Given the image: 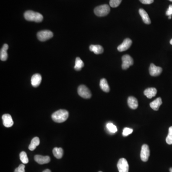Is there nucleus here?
<instances>
[{
  "instance_id": "nucleus-26",
  "label": "nucleus",
  "mask_w": 172,
  "mask_h": 172,
  "mask_svg": "<svg viewBox=\"0 0 172 172\" xmlns=\"http://www.w3.org/2000/svg\"><path fill=\"white\" fill-rule=\"evenodd\" d=\"M122 1V0H110L109 5L112 7L116 8L119 6Z\"/></svg>"
},
{
  "instance_id": "nucleus-1",
  "label": "nucleus",
  "mask_w": 172,
  "mask_h": 172,
  "mask_svg": "<svg viewBox=\"0 0 172 172\" xmlns=\"http://www.w3.org/2000/svg\"><path fill=\"white\" fill-rule=\"evenodd\" d=\"M69 112L65 109H59L52 115V120L56 122L62 123L67 120L69 117Z\"/></svg>"
},
{
  "instance_id": "nucleus-25",
  "label": "nucleus",
  "mask_w": 172,
  "mask_h": 172,
  "mask_svg": "<svg viewBox=\"0 0 172 172\" xmlns=\"http://www.w3.org/2000/svg\"><path fill=\"white\" fill-rule=\"evenodd\" d=\"M106 127H107L108 130L109 132H111V133H114L117 131V128L116 126L114 125L113 123H107Z\"/></svg>"
},
{
  "instance_id": "nucleus-12",
  "label": "nucleus",
  "mask_w": 172,
  "mask_h": 172,
  "mask_svg": "<svg viewBox=\"0 0 172 172\" xmlns=\"http://www.w3.org/2000/svg\"><path fill=\"white\" fill-rule=\"evenodd\" d=\"M34 160L40 164H46L50 162V158L48 156H42L41 155H36L34 156Z\"/></svg>"
},
{
  "instance_id": "nucleus-17",
  "label": "nucleus",
  "mask_w": 172,
  "mask_h": 172,
  "mask_svg": "<svg viewBox=\"0 0 172 172\" xmlns=\"http://www.w3.org/2000/svg\"><path fill=\"white\" fill-rule=\"evenodd\" d=\"M156 94L157 90L154 88H148L144 91V94L148 99H152L153 97H155Z\"/></svg>"
},
{
  "instance_id": "nucleus-34",
  "label": "nucleus",
  "mask_w": 172,
  "mask_h": 172,
  "mask_svg": "<svg viewBox=\"0 0 172 172\" xmlns=\"http://www.w3.org/2000/svg\"><path fill=\"white\" fill-rule=\"evenodd\" d=\"M170 44H172V39H171V40H170Z\"/></svg>"
},
{
  "instance_id": "nucleus-23",
  "label": "nucleus",
  "mask_w": 172,
  "mask_h": 172,
  "mask_svg": "<svg viewBox=\"0 0 172 172\" xmlns=\"http://www.w3.org/2000/svg\"><path fill=\"white\" fill-rule=\"evenodd\" d=\"M84 66L83 62L80 57H76V59L75 66L74 67V69L76 70L80 71L82 69V67Z\"/></svg>"
},
{
  "instance_id": "nucleus-24",
  "label": "nucleus",
  "mask_w": 172,
  "mask_h": 172,
  "mask_svg": "<svg viewBox=\"0 0 172 172\" xmlns=\"http://www.w3.org/2000/svg\"><path fill=\"white\" fill-rule=\"evenodd\" d=\"M20 159L21 161H22V163L24 164H28L29 162L27 154L25 152H22L20 154Z\"/></svg>"
},
{
  "instance_id": "nucleus-21",
  "label": "nucleus",
  "mask_w": 172,
  "mask_h": 172,
  "mask_svg": "<svg viewBox=\"0 0 172 172\" xmlns=\"http://www.w3.org/2000/svg\"><path fill=\"white\" fill-rule=\"evenodd\" d=\"M100 88L103 91L105 92H109L110 90L109 86L107 80L105 79H102L100 80V83H99Z\"/></svg>"
},
{
  "instance_id": "nucleus-8",
  "label": "nucleus",
  "mask_w": 172,
  "mask_h": 172,
  "mask_svg": "<svg viewBox=\"0 0 172 172\" xmlns=\"http://www.w3.org/2000/svg\"><path fill=\"white\" fill-rule=\"evenodd\" d=\"M149 147L148 145L144 144L141 147V158L143 162H147L150 156Z\"/></svg>"
},
{
  "instance_id": "nucleus-33",
  "label": "nucleus",
  "mask_w": 172,
  "mask_h": 172,
  "mask_svg": "<svg viewBox=\"0 0 172 172\" xmlns=\"http://www.w3.org/2000/svg\"><path fill=\"white\" fill-rule=\"evenodd\" d=\"M43 172H51V171H50L49 169H46V170H44V171H43Z\"/></svg>"
},
{
  "instance_id": "nucleus-4",
  "label": "nucleus",
  "mask_w": 172,
  "mask_h": 172,
  "mask_svg": "<svg viewBox=\"0 0 172 172\" xmlns=\"http://www.w3.org/2000/svg\"><path fill=\"white\" fill-rule=\"evenodd\" d=\"M38 39L40 41L44 42L51 39L53 37V33L50 30H43L40 31L37 34Z\"/></svg>"
},
{
  "instance_id": "nucleus-37",
  "label": "nucleus",
  "mask_w": 172,
  "mask_h": 172,
  "mask_svg": "<svg viewBox=\"0 0 172 172\" xmlns=\"http://www.w3.org/2000/svg\"><path fill=\"white\" fill-rule=\"evenodd\" d=\"M169 1H170V2H172V0H169Z\"/></svg>"
},
{
  "instance_id": "nucleus-16",
  "label": "nucleus",
  "mask_w": 172,
  "mask_h": 172,
  "mask_svg": "<svg viewBox=\"0 0 172 172\" xmlns=\"http://www.w3.org/2000/svg\"><path fill=\"white\" fill-rule=\"evenodd\" d=\"M128 104L129 107L131 109H136L138 107V100L137 99L132 96L129 97L128 99Z\"/></svg>"
},
{
  "instance_id": "nucleus-29",
  "label": "nucleus",
  "mask_w": 172,
  "mask_h": 172,
  "mask_svg": "<svg viewBox=\"0 0 172 172\" xmlns=\"http://www.w3.org/2000/svg\"><path fill=\"white\" fill-rule=\"evenodd\" d=\"M142 4L144 5H150L152 4L154 2V0H139Z\"/></svg>"
},
{
  "instance_id": "nucleus-30",
  "label": "nucleus",
  "mask_w": 172,
  "mask_h": 172,
  "mask_svg": "<svg viewBox=\"0 0 172 172\" xmlns=\"http://www.w3.org/2000/svg\"><path fill=\"white\" fill-rule=\"evenodd\" d=\"M166 141L167 144H172V135H168L167 138H166Z\"/></svg>"
},
{
  "instance_id": "nucleus-20",
  "label": "nucleus",
  "mask_w": 172,
  "mask_h": 172,
  "mask_svg": "<svg viewBox=\"0 0 172 172\" xmlns=\"http://www.w3.org/2000/svg\"><path fill=\"white\" fill-rule=\"evenodd\" d=\"M40 144V140L37 137H35L32 139L31 143L29 146V149L30 151H34L37 148V146L39 145Z\"/></svg>"
},
{
  "instance_id": "nucleus-5",
  "label": "nucleus",
  "mask_w": 172,
  "mask_h": 172,
  "mask_svg": "<svg viewBox=\"0 0 172 172\" xmlns=\"http://www.w3.org/2000/svg\"><path fill=\"white\" fill-rule=\"evenodd\" d=\"M78 92L80 97L84 99H89L91 97V93L90 90L86 86L81 85L80 86L78 89Z\"/></svg>"
},
{
  "instance_id": "nucleus-6",
  "label": "nucleus",
  "mask_w": 172,
  "mask_h": 172,
  "mask_svg": "<svg viewBox=\"0 0 172 172\" xmlns=\"http://www.w3.org/2000/svg\"><path fill=\"white\" fill-rule=\"evenodd\" d=\"M117 167L119 172H129V164L126 159L122 158L118 160Z\"/></svg>"
},
{
  "instance_id": "nucleus-10",
  "label": "nucleus",
  "mask_w": 172,
  "mask_h": 172,
  "mask_svg": "<svg viewBox=\"0 0 172 172\" xmlns=\"http://www.w3.org/2000/svg\"><path fill=\"white\" fill-rule=\"evenodd\" d=\"M132 44V41L130 38H126L124 39L123 42L118 47V51H125L129 49Z\"/></svg>"
},
{
  "instance_id": "nucleus-38",
  "label": "nucleus",
  "mask_w": 172,
  "mask_h": 172,
  "mask_svg": "<svg viewBox=\"0 0 172 172\" xmlns=\"http://www.w3.org/2000/svg\"></svg>"
},
{
  "instance_id": "nucleus-9",
  "label": "nucleus",
  "mask_w": 172,
  "mask_h": 172,
  "mask_svg": "<svg viewBox=\"0 0 172 172\" xmlns=\"http://www.w3.org/2000/svg\"><path fill=\"white\" fill-rule=\"evenodd\" d=\"M162 67H157L154 64H151L149 67V72L151 76H156L160 75L162 72Z\"/></svg>"
},
{
  "instance_id": "nucleus-14",
  "label": "nucleus",
  "mask_w": 172,
  "mask_h": 172,
  "mask_svg": "<svg viewBox=\"0 0 172 172\" xmlns=\"http://www.w3.org/2000/svg\"><path fill=\"white\" fill-rule=\"evenodd\" d=\"M139 14L140 15L141 18L143 19V22L145 24H149L151 23L150 18L148 15V14L143 9H140L139 11Z\"/></svg>"
},
{
  "instance_id": "nucleus-31",
  "label": "nucleus",
  "mask_w": 172,
  "mask_h": 172,
  "mask_svg": "<svg viewBox=\"0 0 172 172\" xmlns=\"http://www.w3.org/2000/svg\"><path fill=\"white\" fill-rule=\"evenodd\" d=\"M166 15L167 16H172V5L169 6V8L166 12Z\"/></svg>"
},
{
  "instance_id": "nucleus-28",
  "label": "nucleus",
  "mask_w": 172,
  "mask_h": 172,
  "mask_svg": "<svg viewBox=\"0 0 172 172\" xmlns=\"http://www.w3.org/2000/svg\"><path fill=\"white\" fill-rule=\"evenodd\" d=\"M14 172H25V165L24 164H20L18 167L15 169Z\"/></svg>"
},
{
  "instance_id": "nucleus-11",
  "label": "nucleus",
  "mask_w": 172,
  "mask_h": 172,
  "mask_svg": "<svg viewBox=\"0 0 172 172\" xmlns=\"http://www.w3.org/2000/svg\"><path fill=\"white\" fill-rule=\"evenodd\" d=\"M3 124L5 127L9 128L14 125V122L11 116L9 114H5L2 116Z\"/></svg>"
},
{
  "instance_id": "nucleus-7",
  "label": "nucleus",
  "mask_w": 172,
  "mask_h": 172,
  "mask_svg": "<svg viewBox=\"0 0 172 172\" xmlns=\"http://www.w3.org/2000/svg\"><path fill=\"white\" fill-rule=\"evenodd\" d=\"M122 69L124 70L129 69L133 64V60L131 56L128 55H124L122 57Z\"/></svg>"
},
{
  "instance_id": "nucleus-3",
  "label": "nucleus",
  "mask_w": 172,
  "mask_h": 172,
  "mask_svg": "<svg viewBox=\"0 0 172 172\" xmlns=\"http://www.w3.org/2000/svg\"><path fill=\"white\" fill-rule=\"evenodd\" d=\"M110 7L108 5H103L95 8L94 13L97 16L103 17L107 15L110 12Z\"/></svg>"
},
{
  "instance_id": "nucleus-32",
  "label": "nucleus",
  "mask_w": 172,
  "mask_h": 172,
  "mask_svg": "<svg viewBox=\"0 0 172 172\" xmlns=\"http://www.w3.org/2000/svg\"><path fill=\"white\" fill-rule=\"evenodd\" d=\"M168 135H172V126L170 127V128H169Z\"/></svg>"
},
{
  "instance_id": "nucleus-18",
  "label": "nucleus",
  "mask_w": 172,
  "mask_h": 172,
  "mask_svg": "<svg viewBox=\"0 0 172 172\" xmlns=\"http://www.w3.org/2000/svg\"><path fill=\"white\" fill-rule=\"evenodd\" d=\"M89 50L90 51L93 52L94 53L97 55L103 53L104 49L103 47L100 45H90L89 47Z\"/></svg>"
},
{
  "instance_id": "nucleus-36",
  "label": "nucleus",
  "mask_w": 172,
  "mask_h": 172,
  "mask_svg": "<svg viewBox=\"0 0 172 172\" xmlns=\"http://www.w3.org/2000/svg\"><path fill=\"white\" fill-rule=\"evenodd\" d=\"M171 17H172V16H169V19H171Z\"/></svg>"
},
{
  "instance_id": "nucleus-2",
  "label": "nucleus",
  "mask_w": 172,
  "mask_h": 172,
  "mask_svg": "<svg viewBox=\"0 0 172 172\" xmlns=\"http://www.w3.org/2000/svg\"><path fill=\"white\" fill-rule=\"evenodd\" d=\"M24 18L28 21L40 23L43 20V16L40 13L33 11H27L24 14Z\"/></svg>"
},
{
  "instance_id": "nucleus-35",
  "label": "nucleus",
  "mask_w": 172,
  "mask_h": 172,
  "mask_svg": "<svg viewBox=\"0 0 172 172\" xmlns=\"http://www.w3.org/2000/svg\"><path fill=\"white\" fill-rule=\"evenodd\" d=\"M170 172H172V168H171L170 169Z\"/></svg>"
},
{
  "instance_id": "nucleus-22",
  "label": "nucleus",
  "mask_w": 172,
  "mask_h": 172,
  "mask_svg": "<svg viewBox=\"0 0 172 172\" xmlns=\"http://www.w3.org/2000/svg\"><path fill=\"white\" fill-rule=\"evenodd\" d=\"M63 150L62 148L55 147L53 150V154L56 158L61 159L63 155Z\"/></svg>"
},
{
  "instance_id": "nucleus-13",
  "label": "nucleus",
  "mask_w": 172,
  "mask_h": 172,
  "mask_svg": "<svg viewBox=\"0 0 172 172\" xmlns=\"http://www.w3.org/2000/svg\"><path fill=\"white\" fill-rule=\"evenodd\" d=\"M42 80V76L39 74H35L31 78V84L34 88H37L40 85Z\"/></svg>"
},
{
  "instance_id": "nucleus-27",
  "label": "nucleus",
  "mask_w": 172,
  "mask_h": 172,
  "mask_svg": "<svg viewBox=\"0 0 172 172\" xmlns=\"http://www.w3.org/2000/svg\"><path fill=\"white\" fill-rule=\"evenodd\" d=\"M133 132V130L132 129L129 128H125L123 130L122 132V135L123 136H127L129 135L130 134H131Z\"/></svg>"
},
{
  "instance_id": "nucleus-15",
  "label": "nucleus",
  "mask_w": 172,
  "mask_h": 172,
  "mask_svg": "<svg viewBox=\"0 0 172 172\" xmlns=\"http://www.w3.org/2000/svg\"><path fill=\"white\" fill-rule=\"evenodd\" d=\"M8 49V44H4L0 52V59L2 61H5L7 60V57H8L7 51Z\"/></svg>"
},
{
  "instance_id": "nucleus-19",
  "label": "nucleus",
  "mask_w": 172,
  "mask_h": 172,
  "mask_svg": "<svg viewBox=\"0 0 172 172\" xmlns=\"http://www.w3.org/2000/svg\"><path fill=\"white\" fill-rule=\"evenodd\" d=\"M162 104V100L161 98H158L151 103L150 105L152 109H154V111H156L158 110Z\"/></svg>"
}]
</instances>
